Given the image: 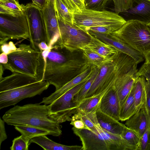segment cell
<instances>
[{
    "instance_id": "cell-34",
    "label": "cell",
    "mask_w": 150,
    "mask_h": 150,
    "mask_svg": "<svg viewBox=\"0 0 150 150\" xmlns=\"http://www.w3.org/2000/svg\"><path fill=\"white\" fill-rule=\"evenodd\" d=\"M72 13L81 12L85 8L84 0H61Z\"/></svg>"
},
{
    "instance_id": "cell-31",
    "label": "cell",
    "mask_w": 150,
    "mask_h": 150,
    "mask_svg": "<svg viewBox=\"0 0 150 150\" xmlns=\"http://www.w3.org/2000/svg\"><path fill=\"white\" fill-rule=\"evenodd\" d=\"M55 6L57 17L69 23L74 24L73 13L69 11L61 0H55Z\"/></svg>"
},
{
    "instance_id": "cell-9",
    "label": "cell",
    "mask_w": 150,
    "mask_h": 150,
    "mask_svg": "<svg viewBox=\"0 0 150 150\" xmlns=\"http://www.w3.org/2000/svg\"><path fill=\"white\" fill-rule=\"evenodd\" d=\"M30 37L28 24L24 13L17 16L0 14V44L10 39L18 40Z\"/></svg>"
},
{
    "instance_id": "cell-10",
    "label": "cell",
    "mask_w": 150,
    "mask_h": 150,
    "mask_svg": "<svg viewBox=\"0 0 150 150\" xmlns=\"http://www.w3.org/2000/svg\"><path fill=\"white\" fill-rule=\"evenodd\" d=\"M23 11L29 25L30 45L34 50L41 52L39 47V44L43 42L47 44V42L42 10L32 3H29L24 6Z\"/></svg>"
},
{
    "instance_id": "cell-11",
    "label": "cell",
    "mask_w": 150,
    "mask_h": 150,
    "mask_svg": "<svg viewBox=\"0 0 150 150\" xmlns=\"http://www.w3.org/2000/svg\"><path fill=\"white\" fill-rule=\"evenodd\" d=\"M50 85L41 80L24 86L0 92V109L15 105L22 100L41 94Z\"/></svg>"
},
{
    "instance_id": "cell-17",
    "label": "cell",
    "mask_w": 150,
    "mask_h": 150,
    "mask_svg": "<svg viewBox=\"0 0 150 150\" xmlns=\"http://www.w3.org/2000/svg\"><path fill=\"white\" fill-rule=\"evenodd\" d=\"M99 108L104 113L120 121V102L117 94L113 88L104 94L101 100Z\"/></svg>"
},
{
    "instance_id": "cell-16",
    "label": "cell",
    "mask_w": 150,
    "mask_h": 150,
    "mask_svg": "<svg viewBox=\"0 0 150 150\" xmlns=\"http://www.w3.org/2000/svg\"><path fill=\"white\" fill-rule=\"evenodd\" d=\"M122 13L126 21L135 20L147 25L150 23V0H133L131 7Z\"/></svg>"
},
{
    "instance_id": "cell-25",
    "label": "cell",
    "mask_w": 150,
    "mask_h": 150,
    "mask_svg": "<svg viewBox=\"0 0 150 150\" xmlns=\"http://www.w3.org/2000/svg\"><path fill=\"white\" fill-rule=\"evenodd\" d=\"M134 103L136 113L144 103L146 92L142 77H137L134 84Z\"/></svg>"
},
{
    "instance_id": "cell-41",
    "label": "cell",
    "mask_w": 150,
    "mask_h": 150,
    "mask_svg": "<svg viewBox=\"0 0 150 150\" xmlns=\"http://www.w3.org/2000/svg\"><path fill=\"white\" fill-rule=\"evenodd\" d=\"M16 48L13 42H10L8 44L6 42L0 45V52L8 54Z\"/></svg>"
},
{
    "instance_id": "cell-26",
    "label": "cell",
    "mask_w": 150,
    "mask_h": 150,
    "mask_svg": "<svg viewBox=\"0 0 150 150\" xmlns=\"http://www.w3.org/2000/svg\"><path fill=\"white\" fill-rule=\"evenodd\" d=\"M105 93L85 98L79 104L77 112L79 111L86 112H96L99 107L101 100Z\"/></svg>"
},
{
    "instance_id": "cell-19",
    "label": "cell",
    "mask_w": 150,
    "mask_h": 150,
    "mask_svg": "<svg viewBox=\"0 0 150 150\" xmlns=\"http://www.w3.org/2000/svg\"><path fill=\"white\" fill-rule=\"evenodd\" d=\"M92 70V65H90L60 89L55 91L48 97L43 98L40 103H43L46 105L51 103L64 93L82 81L90 74Z\"/></svg>"
},
{
    "instance_id": "cell-12",
    "label": "cell",
    "mask_w": 150,
    "mask_h": 150,
    "mask_svg": "<svg viewBox=\"0 0 150 150\" xmlns=\"http://www.w3.org/2000/svg\"><path fill=\"white\" fill-rule=\"evenodd\" d=\"M137 67H134L122 73L117 79L113 87L118 95L121 108L137 78L138 71Z\"/></svg>"
},
{
    "instance_id": "cell-30",
    "label": "cell",
    "mask_w": 150,
    "mask_h": 150,
    "mask_svg": "<svg viewBox=\"0 0 150 150\" xmlns=\"http://www.w3.org/2000/svg\"><path fill=\"white\" fill-rule=\"evenodd\" d=\"M14 127L17 131L30 140L32 138L36 137L50 135L48 131L37 127L20 125H15Z\"/></svg>"
},
{
    "instance_id": "cell-47",
    "label": "cell",
    "mask_w": 150,
    "mask_h": 150,
    "mask_svg": "<svg viewBox=\"0 0 150 150\" xmlns=\"http://www.w3.org/2000/svg\"><path fill=\"white\" fill-rule=\"evenodd\" d=\"M145 62L150 64V51L144 55Z\"/></svg>"
},
{
    "instance_id": "cell-38",
    "label": "cell",
    "mask_w": 150,
    "mask_h": 150,
    "mask_svg": "<svg viewBox=\"0 0 150 150\" xmlns=\"http://www.w3.org/2000/svg\"><path fill=\"white\" fill-rule=\"evenodd\" d=\"M119 29L113 27L103 26L91 27L88 28L86 31L109 34H111Z\"/></svg>"
},
{
    "instance_id": "cell-18",
    "label": "cell",
    "mask_w": 150,
    "mask_h": 150,
    "mask_svg": "<svg viewBox=\"0 0 150 150\" xmlns=\"http://www.w3.org/2000/svg\"><path fill=\"white\" fill-rule=\"evenodd\" d=\"M150 122L144 103L135 114L126 120L125 125L134 132L140 138L146 129Z\"/></svg>"
},
{
    "instance_id": "cell-35",
    "label": "cell",
    "mask_w": 150,
    "mask_h": 150,
    "mask_svg": "<svg viewBox=\"0 0 150 150\" xmlns=\"http://www.w3.org/2000/svg\"><path fill=\"white\" fill-rule=\"evenodd\" d=\"M108 0H84L85 9L96 11L105 10Z\"/></svg>"
},
{
    "instance_id": "cell-28",
    "label": "cell",
    "mask_w": 150,
    "mask_h": 150,
    "mask_svg": "<svg viewBox=\"0 0 150 150\" xmlns=\"http://www.w3.org/2000/svg\"><path fill=\"white\" fill-rule=\"evenodd\" d=\"M134 91L133 85L121 108L120 115V121H126L136 113L134 103Z\"/></svg>"
},
{
    "instance_id": "cell-2",
    "label": "cell",
    "mask_w": 150,
    "mask_h": 150,
    "mask_svg": "<svg viewBox=\"0 0 150 150\" xmlns=\"http://www.w3.org/2000/svg\"><path fill=\"white\" fill-rule=\"evenodd\" d=\"M2 119L7 125L30 126L44 129L50 135L58 137L62 134L60 124L49 116L48 105L30 103L14 106L6 111Z\"/></svg>"
},
{
    "instance_id": "cell-3",
    "label": "cell",
    "mask_w": 150,
    "mask_h": 150,
    "mask_svg": "<svg viewBox=\"0 0 150 150\" xmlns=\"http://www.w3.org/2000/svg\"><path fill=\"white\" fill-rule=\"evenodd\" d=\"M7 55V63L1 64L4 69L35 77H42L44 60L42 52L34 50L30 44H20Z\"/></svg>"
},
{
    "instance_id": "cell-40",
    "label": "cell",
    "mask_w": 150,
    "mask_h": 150,
    "mask_svg": "<svg viewBox=\"0 0 150 150\" xmlns=\"http://www.w3.org/2000/svg\"><path fill=\"white\" fill-rule=\"evenodd\" d=\"M140 76L142 77L144 81L146 95L144 104L146 112L150 120V87L145 78L143 76Z\"/></svg>"
},
{
    "instance_id": "cell-21",
    "label": "cell",
    "mask_w": 150,
    "mask_h": 150,
    "mask_svg": "<svg viewBox=\"0 0 150 150\" xmlns=\"http://www.w3.org/2000/svg\"><path fill=\"white\" fill-rule=\"evenodd\" d=\"M97 118L100 127L111 133L121 135L125 125L102 112L99 108L96 111Z\"/></svg>"
},
{
    "instance_id": "cell-44",
    "label": "cell",
    "mask_w": 150,
    "mask_h": 150,
    "mask_svg": "<svg viewBox=\"0 0 150 150\" xmlns=\"http://www.w3.org/2000/svg\"><path fill=\"white\" fill-rule=\"evenodd\" d=\"M32 4L41 10L46 6L48 2V0H32Z\"/></svg>"
},
{
    "instance_id": "cell-15",
    "label": "cell",
    "mask_w": 150,
    "mask_h": 150,
    "mask_svg": "<svg viewBox=\"0 0 150 150\" xmlns=\"http://www.w3.org/2000/svg\"><path fill=\"white\" fill-rule=\"evenodd\" d=\"M39 77H35L27 74L13 72L5 77L0 76V92L7 91L42 80Z\"/></svg>"
},
{
    "instance_id": "cell-23",
    "label": "cell",
    "mask_w": 150,
    "mask_h": 150,
    "mask_svg": "<svg viewBox=\"0 0 150 150\" xmlns=\"http://www.w3.org/2000/svg\"><path fill=\"white\" fill-rule=\"evenodd\" d=\"M24 6L16 0H0V14L19 16L24 13Z\"/></svg>"
},
{
    "instance_id": "cell-48",
    "label": "cell",
    "mask_w": 150,
    "mask_h": 150,
    "mask_svg": "<svg viewBox=\"0 0 150 150\" xmlns=\"http://www.w3.org/2000/svg\"><path fill=\"white\" fill-rule=\"evenodd\" d=\"M48 1L55 5V0H48Z\"/></svg>"
},
{
    "instance_id": "cell-45",
    "label": "cell",
    "mask_w": 150,
    "mask_h": 150,
    "mask_svg": "<svg viewBox=\"0 0 150 150\" xmlns=\"http://www.w3.org/2000/svg\"><path fill=\"white\" fill-rule=\"evenodd\" d=\"M8 61L7 54L4 52L1 53L0 55V64L4 65L6 64Z\"/></svg>"
},
{
    "instance_id": "cell-20",
    "label": "cell",
    "mask_w": 150,
    "mask_h": 150,
    "mask_svg": "<svg viewBox=\"0 0 150 150\" xmlns=\"http://www.w3.org/2000/svg\"><path fill=\"white\" fill-rule=\"evenodd\" d=\"M87 32L90 38L89 43L86 46L103 57L112 59L118 51L112 46L104 42L98 38Z\"/></svg>"
},
{
    "instance_id": "cell-22",
    "label": "cell",
    "mask_w": 150,
    "mask_h": 150,
    "mask_svg": "<svg viewBox=\"0 0 150 150\" xmlns=\"http://www.w3.org/2000/svg\"><path fill=\"white\" fill-rule=\"evenodd\" d=\"M35 143L45 150H82V146L79 145L67 146L56 143L46 135H41L32 138L30 144Z\"/></svg>"
},
{
    "instance_id": "cell-7",
    "label": "cell",
    "mask_w": 150,
    "mask_h": 150,
    "mask_svg": "<svg viewBox=\"0 0 150 150\" xmlns=\"http://www.w3.org/2000/svg\"><path fill=\"white\" fill-rule=\"evenodd\" d=\"M93 70L84 80L48 105L50 117L60 124L70 121L71 116L77 112L78 104L73 99L90 77Z\"/></svg>"
},
{
    "instance_id": "cell-8",
    "label": "cell",
    "mask_w": 150,
    "mask_h": 150,
    "mask_svg": "<svg viewBox=\"0 0 150 150\" xmlns=\"http://www.w3.org/2000/svg\"><path fill=\"white\" fill-rule=\"evenodd\" d=\"M57 18L59 35L55 42L71 53L87 45L90 38L87 32L81 29L74 24L59 17Z\"/></svg>"
},
{
    "instance_id": "cell-29",
    "label": "cell",
    "mask_w": 150,
    "mask_h": 150,
    "mask_svg": "<svg viewBox=\"0 0 150 150\" xmlns=\"http://www.w3.org/2000/svg\"><path fill=\"white\" fill-rule=\"evenodd\" d=\"M93 66V71L90 77L83 87L73 98V101L77 103L78 105L80 102L86 98L88 91L99 72V67Z\"/></svg>"
},
{
    "instance_id": "cell-13",
    "label": "cell",
    "mask_w": 150,
    "mask_h": 150,
    "mask_svg": "<svg viewBox=\"0 0 150 150\" xmlns=\"http://www.w3.org/2000/svg\"><path fill=\"white\" fill-rule=\"evenodd\" d=\"M88 32L104 42L112 46L118 51L131 57L135 60L137 64L143 62L145 59L144 56L142 54L111 34H105Z\"/></svg>"
},
{
    "instance_id": "cell-5",
    "label": "cell",
    "mask_w": 150,
    "mask_h": 150,
    "mask_svg": "<svg viewBox=\"0 0 150 150\" xmlns=\"http://www.w3.org/2000/svg\"><path fill=\"white\" fill-rule=\"evenodd\" d=\"M112 35L125 42L144 55L150 51V30L147 25L129 20Z\"/></svg>"
},
{
    "instance_id": "cell-27",
    "label": "cell",
    "mask_w": 150,
    "mask_h": 150,
    "mask_svg": "<svg viewBox=\"0 0 150 150\" xmlns=\"http://www.w3.org/2000/svg\"><path fill=\"white\" fill-rule=\"evenodd\" d=\"M72 118L81 120L89 130L94 132L100 126L96 117V112H86L82 111H77L71 117Z\"/></svg>"
},
{
    "instance_id": "cell-46",
    "label": "cell",
    "mask_w": 150,
    "mask_h": 150,
    "mask_svg": "<svg viewBox=\"0 0 150 150\" xmlns=\"http://www.w3.org/2000/svg\"><path fill=\"white\" fill-rule=\"evenodd\" d=\"M39 47L41 52L44 50H47L49 47L47 45L46 43L45 42H42L39 45Z\"/></svg>"
},
{
    "instance_id": "cell-39",
    "label": "cell",
    "mask_w": 150,
    "mask_h": 150,
    "mask_svg": "<svg viewBox=\"0 0 150 150\" xmlns=\"http://www.w3.org/2000/svg\"><path fill=\"white\" fill-rule=\"evenodd\" d=\"M140 76L145 78L150 87V64L145 62L142 65L137 74V77Z\"/></svg>"
},
{
    "instance_id": "cell-37",
    "label": "cell",
    "mask_w": 150,
    "mask_h": 150,
    "mask_svg": "<svg viewBox=\"0 0 150 150\" xmlns=\"http://www.w3.org/2000/svg\"><path fill=\"white\" fill-rule=\"evenodd\" d=\"M115 12L119 14L127 11L131 7L133 0H112Z\"/></svg>"
},
{
    "instance_id": "cell-49",
    "label": "cell",
    "mask_w": 150,
    "mask_h": 150,
    "mask_svg": "<svg viewBox=\"0 0 150 150\" xmlns=\"http://www.w3.org/2000/svg\"><path fill=\"white\" fill-rule=\"evenodd\" d=\"M147 25L148 28L149 29V30H150V23L147 24Z\"/></svg>"
},
{
    "instance_id": "cell-1",
    "label": "cell",
    "mask_w": 150,
    "mask_h": 150,
    "mask_svg": "<svg viewBox=\"0 0 150 150\" xmlns=\"http://www.w3.org/2000/svg\"><path fill=\"white\" fill-rule=\"evenodd\" d=\"M69 52L56 42L42 52L44 60L42 80L54 86L55 91L73 79L74 71L83 70L89 65L84 60L73 59Z\"/></svg>"
},
{
    "instance_id": "cell-43",
    "label": "cell",
    "mask_w": 150,
    "mask_h": 150,
    "mask_svg": "<svg viewBox=\"0 0 150 150\" xmlns=\"http://www.w3.org/2000/svg\"><path fill=\"white\" fill-rule=\"evenodd\" d=\"M5 122L1 118H0V148L2 143L6 139L7 136L6 132Z\"/></svg>"
},
{
    "instance_id": "cell-4",
    "label": "cell",
    "mask_w": 150,
    "mask_h": 150,
    "mask_svg": "<svg viewBox=\"0 0 150 150\" xmlns=\"http://www.w3.org/2000/svg\"><path fill=\"white\" fill-rule=\"evenodd\" d=\"M72 129L81 142L82 150H133L120 135L110 132L100 127L93 132L73 127Z\"/></svg>"
},
{
    "instance_id": "cell-14",
    "label": "cell",
    "mask_w": 150,
    "mask_h": 150,
    "mask_svg": "<svg viewBox=\"0 0 150 150\" xmlns=\"http://www.w3.org/2000/svg\"><path fill=\"white\" fill-rule=\"evenodd\" d=\"M42 11L47 31V45L50 47L59 35L57 13L55 5L49 1Z\"/></svg>"
},
{
    "instance_id": "cell-33",
    "label": "cell",
    "mask_w": 150,
    "mask_h": 150,
    "mask_svg": "<svg viewBox=\"0 0 150 150\" xmlns=\"http://www.w3.org/2000/svg\"><path fill=\"white\" fill-rule=\"evenodd\" d=\"M30 140L22 135L15 138L10 147L11 150H28Z\"/></svg>"
},
{
    "instance_id": "cell-24",
    "label": "cell",
    "mask_w": 150,
    "mask_h": 150,
    "mask_svg": "<svg viewBox=\"0 0 150 150\" xmlns=\"http://www.w3.org/2000/svg\"><path fill=\"white\" fill-rule=\"evenodd\" d=\"M80 50L82 52V58L88 65L99 67L113 59V58L112 59L105 58L86 47Z\"/></svg>"
},
{
    "instance_id": "cell-32",
    "label": "cell",
    "mask_w": 150,
    "mask_h": 150,
    "mask_svg": "<svg viewBox=\"0 0 150 150\" xmlns=\"http://www.w3.org/2000/svg\"><path fill=\"white\" fill-rule=\"evenodd\" d=\"M121 136L135 150H137L139 145L140 138L134 132L127 128L125 125Z\"/></svg>"
},
{
    "instance_id": "cell-42",
    "label": "cell",
    "mask_w": 150,
    "mask_h": 150,
    "mask_svg": "<svg viewBox=\"0 0 150 150\" xmlns=\"http://www.w3.org/2000/svg\"><path fill=\"white\" fill-rule=\"evenodd\" d=\"M70 125L78 129H86L89 130L88 128L84 122L81 119L71 118Z\"/></svg>"
},
{
    "instance_id": "cell-36",
    "label": "cell",
    "mask_w": 150,
    "mask_h": 150,
    "mask_svg": "<svg viewBox=\"0 0 150 150\" xmlns=\"http://www.w3.org/2000/svg\"><path fill=\"white\" fill-rule=\"evenodd\" d=\"M137 150H150V122L146 129L140 138L139 145Z\"/></svg>"
},
{
    "instance_id": "cell-6",
    "label": "cell",
    "mask_w": 150,
    "mask_h": 150,
    "mask_svg": "<svg viewBox=\"0 0 150 150\" xmlns=\"http://www.w3.org/2000/svg\"><path fill=\"white\" fill-rule=\"evenodd\" d=\"M74 23L86 31L89 28L107 26L120 28L126 22L121 16L115 12L104 10L96 11L85 9L81 12L73 13Z\"/></svg>"
}]
</instances>
